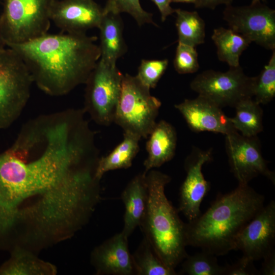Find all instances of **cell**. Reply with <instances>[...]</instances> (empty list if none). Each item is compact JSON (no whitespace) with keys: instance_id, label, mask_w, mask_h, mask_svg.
I'll return each instance as SVG.
<instances>
[{"instance_id":"26","label":"cell","mask_w":275,"mask_h":275,"mask_svg":"<svg viewBox=\"0 0 275 275\" xmlns=\"http://www.w3.org/2000/svg\"><path fill=\"white\" fill-rule=\"evenodd\" d=\"M216 255L206 251L187 255L182 261L178 274L188 275H223L224 266H220Z\"/></svg>"},{"instance_id":"9","label":"cell","mask_w":275,"mask_h":275,"mask_svg":"<svg viewBox=\"0 0 275 275\" xmlns=\"http://www.w3.org/2000/svg\"><path fill=\"white\" fill-rule=\"evenodd\" d=\"M255 76L246 75L240 66L226 72L207 70L198 74L190 84L192 90L218 107H234L253 98Z\"/></svg>"},{"instance_id":"10","label":"cell","mask_w":275,"mask_h":275,"mask_svg":"<svg viewBox=\"0 0 275 275\" xmlns=\"http://www.w3.org/2000/svg\"><path fill=\"white\" fill-rule=\"evenodd\" d=\"M223 19L229 29L264 48L275 50V10L259 2L226 6Z\"/></svg>"},{"instance_id":"6","label":"cell","mask_w":275,"mask_h":275,"mask_svg":"<svg viewBox=\"0 0 275 275\" xmlns=\"http://www.w3.org/2000/svg\"><path fill=\"white\" fill-rule=\"evenodd\" d=\"M33 80L20 56L12 49H0V129L20 117L30 97Z\"/></svg>"},{"instance_id":"37","label":"cell","mask_w":275,"mask_h":275,"mask_svg":"<svg viewBox=\"0 0 275 275\" xmlns=\"http://www.w3.org/2000/svg\"><path fill=\"white\" fill-rule=\"evenodd\" d=\"M265 0H252L251 4H255L259 2H261V1L264 2Z\"/></svg>"},{"instance_id":"25","label":"cell","mask_w":275,"mask_h":275,"mask_svg":"<svg viewBox=\"0 0 275 275\" xmlns=\"http://www.w3.org/2000/svg\"><path fill=\"white\" fill-rule=\"evenodd\" d=\"M132 258L135 274L176 275L174 269L165 265L153 250L148 240L144 237Z\"/></svg>"},{"instance_id":"28","label":"cell","mask_w":275,"mask_h":275,"mask_svg":"<svg viewBox=\"0 0 275 275\" xmlns=\"http://www.w3.org/2000/svg\"><path fill=\"white\" fill-rule=\"evenodd\" d=\"M103 13L120 14L126 12L130 14L139 26L146 23L157 25L153 21L152 14L143 9L140 0H107Z\"/></svg>"},{"instance_id":"13","label":"cell","mask_w":275,"mask_h":275,"mask_svg":"<svg viewBox=\"0 0 275 275\" xmlns=\"http://www.w3.org/2000/svg\"><path fill=\"white\" fill-rule=\"evenodd\" d=\"M212 155L211 149L204 151L196 148L185 159L186 175L180 188L177 209L188 222L201 214V203L210 190V183L205 180L202 169L205 163L212 160Z\"/></svg>"},{"instance_id":"24","label":"cell","mask_w":275,"mask_h":275,"mask_svg":"<svg viewBox=\"0 0 275 275\" xmlns=\"http://www.w3.org/2000/svg\"><path fill=\"white\" fill-rule=\"evenodd\" d=\"M178 42L193 47L203 44L205 38V23L197 11L176 9Z\"/></svg>"},{"instance_id":"20","label":"cell","mask_w":275,"mask_h":275,"mask_svg":"<svg viewBox=\"0 0 275 275\" xmlns=\"http://www.w3.org/2000/svg\"><path fill=\"white\" fill-rule=\"evenodd\" d=\"M8 260L0 266L1 275H55L57 267L42 260L38 254L27 249L16 247L10 251Z\"/></svg>"},{"instance_id":"16","label":"cell","mask_w":275,"mask_h":275,"mask_svg":"<svg viewBox=\"0 0 275 275\" xmlns=\"http://www.w3.org/2000/svg\"><path fill=\"white\" fill-rule=\"evenodd\" d=\"M128 238L121 232L93 249L90 260L96 274H135Z\"/></svg>"},{"instance_id":"36","label":"cell","mask_w":275,"mask_h":275,"mask_svg":"<svg viewBox=\"0 0 275 275\" xmlns=\"http://www.w3.org/2000/svg\"><path fill=\"white\" fill-rule=\"evenodd\" d=\"M171 2L174 3H193L195 4L196 0H171Z\"/></svg>"},{"instance_id":"22","label":"cell","mask_w":275,"mask_h":275,"mask_svg":"<svg viewBox=\"0 0 275 275\" xmlns=\"http://www.w3.org/2000/svg\"><path fill=\"white\" fill-rule=\"evenodd\" d=\"M211 39L216 46L219 60L229 67L240 66V56L252 43L246 37L223 27L215 29Z\"/></svg>"},{"instance_id":"31","label":"cell","mask_w":275,"mask_h":275,"mask_svg":"<svg viewBox=\"0 0 275 275\" xmlns=\"http://www.w3.org/2000/svg\"><path fill=\"white\" fill-rule=\"evenodd\" d=\"M254 261L243 255L235 263L224 266L223 275H259Z\"/></svg>"},{"instance_id":"33","label":"cell","mask_w":275,"mask_h":275,"mask_svg":"<svg viewBox=\"0 0 275 275\" xmlns=\"http://www.w3.org/2000/svg\"><path fill=\"white\" fill-rule=\"evenodd\" d=\"M158 9L160 15L161 20L164 22L167 18L175 13V9L171 6V0H151Z\"/></svg>"},{"instance_id":"7","label":"cell","mask_w":275,"mask_h":275,"mask_svg":"<svg viewBox=\"0 0 275 275\" xmlns=\"http://www.w3.org/2000/svg\"><path fill=\"white\" fill-rule=\"evenodd\" d=\"M54 0H4L0 28L6 45L28 42L49 29Z\"/></svg>"},{"instance_id":"30","label":"cell","mask_w":275,"mask_h":275,"mask_svg":"<svg viewBox=\"0 0 275 275\" xmlns=\"http://www.w3.org/2000/svg\"><path fill=\"white\" fill-rule=\"evenodd\" d=\"M198 56L196 47L178 43L174 60L175 70L179 74L197 72L200 67Z\"/></svg>"},{"instance_id":"23","label":"cell","mask_w":275,"mask_h":275,"mask_svg":"<svg viewBox=\"0 0 275 275\" xmlns=\"http://www.w3.org/2000/svg\"><path fill=\"white\" fill-rule=\"evenodd\" d=\"M235 116L230 118L238 132L245 136H255L263 130V110L260 104L250 98L238 103L235 107Z\"/></svg>"},{"instance_id":"2","label":"cell","mask_w":275,"mask_h":275,"mask_svg":"<svg viewBox=\"0 0 275 275\" xmlns=\"http://www.w3.org/2000/svg\"><path fill=\"white\" fill-rule=\"evenodd\" d=\"M97 40L86 33H46L7 46L20 56L39 89L48 95L61 96L85 84L100 58Z\"/></svg>"},{"instance_id":"4","label":"cell","mask_w":275,"mask_h":275,"mask_svg":"<svg viewBox=\"0 0 275 275\" xmlns=\"http://www.w3.org/2000/svg\"><path fill=\"white\" fill-rule=\"evenodd\" d=\"M171 180L167 174L153 169L146 173L147 204L139 227L158 257L175 269L188 254L185 223L165 194Z\"/></svg>"},{"instance_id":"5","label":"cell","mask_w":275,"mask_h":275,"mask_svg":"<svg viewBox=\"0 0 275 275\" xmlns=\"http://www.w3.org/2000/svg\"><path fill=\"white\" fill-rule=\"evenodd\" d=\"M150 90L136 75L123 74L114 122L141 139L147 138L153 129L161 105Z\"/></svg>"},{"instance_id":"34","label":"cell","mask_w":275,"mask_h":275,"mask_svg":"<svg viewBox=\"0 0 275 275\" xmlns=\"http://www.w3.org/2000/svg\"><path fill=\"white\" fill-rule=\"evenodd\" d=\"M234 0H196L195 3L196 8H209L214 10L219 5L226 6L232 4Z\"/></svg>"},{"instance_id":"12","label":"cell","mask_w":275,"mask_h":275,"mask_svg":"<svg viewBox=\"0 0 275 275\" xmlns=\"http://www.w3.org/2000/svg\"><path fill=\"white\" fill-rule=\"evenodd\" d=\"M275 202L264 206L236 236L234 250H240L254 261L275 250Z\"/></svg>"},{"instance_id":"19","label":"cell","mask_w":275,"mask_h":275,"mask_svg":"<svg viewBox=\"0 0 275 275\" xmlns=\"http://www.w3.org/2000/svg\"><path fill=\"white\" fill-rule=\"evenodd\" d=\"M100 58L104 63L116 65L127 51L123 36V24L120 14L103 13L99 26Z\"/></svg>"},{"instance_id":"29","label":"cell","mask_w":275,"mask_h":275,"mask_svg":"<svg viewBox=\"0 0 275 275\" xmlns=\"http://www.w3.org/2000/svg\"><path fill=\"white\" fill-rule=\"evenodd\" d=\"M168 59L142 60L136 75L149 88L154 89L168 68Z\"/></svg>"},{"instance_id":"32","label":"cell","mask_w":275,"mask_h":275,"mask_svg":"<svg viewBox=\"0 0 275 275\" xmlns=\"http://www.w3.org/2000/svg\"><path fill=\"white\" fill-rule=\"evenodd\" d=\"M259 275L275 274V250L272 251L263 258Z\"/></svg>"},{"instance_id":"27","label":"cell","mask_w":275,"mask_h":275,"mask_svg":"<svg viewBox=\"0 0 275 275\" xmlns=\"http://www.w3.org/2000/svg\"><path fill=\"white\" fill-rule=\"evenodd\" d=\"M275 96V50L268 64L261 73L255 76L253 90L254 100L259 104H266Z\"/></svg>"},{"instance_id":"1","label":"cell","mask_w":275,"mask_h":275,"mask_svg":"<svg viewBox=\"0 0 275 275\" xmlns=\"http://www.w3.org/2000/svg\"><path fill=\"white\" fill-rule=\"evenodd\" d=\"M95 134L63 113L26 122L0 152V239L49 245L89 222L102 200Z\"/></svg>"},{"instance_id":"3","label":"cell","mask_w":275,"mask_h":275,"mask_svg":"<svg viewBox=\"0 0 275 275\" xmlns=\"http://www.w3.org/2000/svg\"><path fill=\"white\" fill-rule=\"evenodd\" d=\"M265 197L249 184H238L231 191L220 194L210 207L185 223L187 246L199 248L216 256L234 250L238 233L264 206Z\"/></svg>"},{"instance_id":"14","label":"cell","mask_w":275,"mask_h":275,"mask_svg":"<svg viewBox=\"0 0 275 275\" xmlns=\"http://www.w3.org/2000/svg\"><path fill=\"white\" fill-rule=\"evenodd\" d=\"M103 15V8L93 0H54L49 11L50 21L67 33L98 28Z\"/></svg>"},{"instance_id":"8","label":"cell","mask_w":275,"mask_h":275,"mask_svg":"<svg viewBox=\"0 0 275 275\" xmlns=\"http://www.w3.org/2000/svg\"><path fill=\"white\" fill-rule=\"evenodd\" d=\"M123 74L116 65L99 60L86 83L83 109L96 124L107 126L114 122Z\"/></svg>"},{"instance_id":"21","label":"cell","mask_w":275,"mask_h":275,"mask_svg":"<svg viewBox=\"0 0 275 275\" xmlns=\"http://www.w3.org/2000/svg\"><path fill=\"white\" fill-rule=\"evenodd\" d=\"M140 140L135 134L124 132L123 141L108 154L100 157L96 169L97 177L101 179L108 171L130 168L140 150Z\"/></svg>"},{"instance_id":"15","label":"cell","mask_w":275,"mask_h":275,"mask_svg":"<svg viewBox=\"0 0 275 275\" xmlns=\"http://www.w3.org/2000/svg\"><path fill=\"white\" fill-rule=\"evenodd\" d=\"M174 106L194 132L209 131L227 135L237 131L222 108L201 96L185 99Z\"/></svg>"},{"instance_id":"35","label":"cell","mask_w":275,"mask_h":275,"mask_svg":"<svg viewBox=\"0 0 275 275\" xmlns=\"http://www.w3.org/2000/svg\"><path fill=\"white\" fill-rule=\"evenodd\" d=\"M5 46L7 45L0 28V49L4 48Z\"/></svg>"},{"instance_id":"11","label":"cell","mask_w":275,"mask_h":275,"mask_svg":"<svg viewBox=\"0 0 275 275\" xmlns=\"http://www.w3.org/2000/svg\"><path fill=\"white\" fill-rule=\"evenodd\" d=\"M225 145L231 171L238 184H249L259 175L274 184V173L268 168L257 136H245L234 131L226 135Z\"/></svg>"},{"instance_id":"18","label":"cell","mask_w":275,"mask_h":275,"mask_svg":"<svg viewBox=\"0 0 275 275\" xmlns=\"http://www.w3.org/2000/svg\"><path fill=\"white\" fill-rule=\"evenodd\" d=\"M146 174L143 172L134 176L121 195L125 208L121 232L127 237L140 226L146 211L148 200Z\"/></svg>"},{"instance_id":"17","label":"cell","mask_w":275,"mask_h":275,"mask_svg":"<svg viewBox=\"0 0 275 275\" xmlns=\"http://www.w3.org/2000/svg\"><path fill=\"white\" fill-rule=\"evenodd\" d=\"M147 138L146 148L148 155L143 163L145 173L172 159L177 146L176 130L164 120L156 122Z\"/></svg>"}]
</instances>
